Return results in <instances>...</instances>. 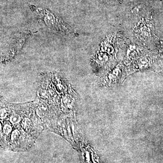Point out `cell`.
Here are the masks:
<instances>
[{
    "label": "cell",
    "mask_w": 163,
    "mask_h": 163,
    "mask_svg": "<svg viewBox=\"0 0 163 163\" xmlns=\"http://www.w3.org/2000/svg\"><path fill=\"white\" fill-rule=\"evenodd\" d=\"M37 13L39 14V16L42 20L52 29H55L58 31H64L62 26L64 27V25L62 22L59 20L58 18L55 17L53 14L49 11L47 10H43L38 9L36 10Z\"/></svg>",
    "instance_id": "6da1fadb"
},
{
    "label": "cell",
    "mask_w": 163,
    "mask_h": 163,
    "mask_svg": "<svg viewBox=\"0 0 163 163\" xmlns=\"http://www.w3.org/2000/svg\"><path fill=\"white\" fill-rule=\"evenodd\" d=\"M12 127L8 124H6L3 127V132L6 134H10L12 131Z\"/></svg>",
    "instance_id": "7a4b0ae2"
},
{
    "label": "cell",
    "mask_w": 163,
    "mask_h": 163,
    "mask_svg": "<svg viewBox=\"0 0 163 163\" xmlns=\"http://www.w3.org/2000/svg\"><path fill=\"white\" fill-rule=\"evenodd\" d=\"M7 116V112L5 109L0 110V118L4 119Z\"/></svg>",
    "instance_id": "3957f363"
},
{
    "label": "cell",
    "mask_w": 163,
    "mask_h": 163,
    "mask_svg": "<svg viewBox=\"0 0 163 163\" xmlns=\"http://www.w3.org/2000/svg\"><path fill=\"white\" fill-rule=\"evenodd\" d=\"M2 124H1V123H0V130H2Z\"/></svg>",
    "instance_id": "277c9868"
}]
</instances>
